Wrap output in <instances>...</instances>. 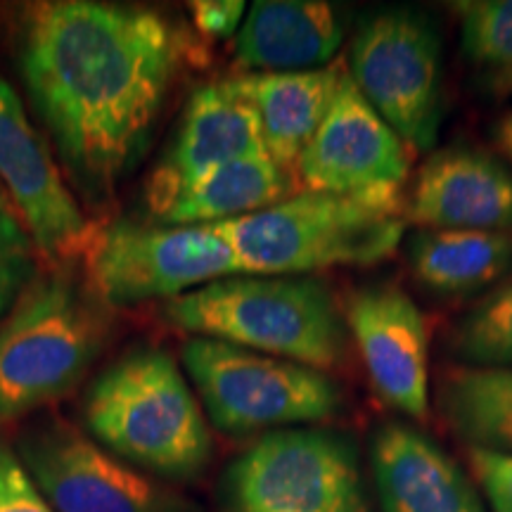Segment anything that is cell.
Masks as SVG:
<instances>
[{"label": "cell", "mask_w": 512, "mask_h": 512, "mask_svg": "<svg viewBox=\"0 0 512 512\" xmlns=\"http://www.w3.org/2000/svg\"><path fill=\"white\" fill-rule=\"evenodd\" d=\"M349 79L411 150L437 145L444 124V48L425 12L384 8L358 22Z\"/></svg>", "instance_id": "7"}, {"label": "cell", "mask_w": 512, "mask_h": 512, "mask_svg": "<svg viewBox=\"0 0 512 512\" xmlns=\"http://www.w3.org/2000/svg\"><path fill=\"white\" fill-rule=\"evenodd\" d=\"M183 366L209 420L226 434L275 432L342 411V387L323 370L219 339H188Z\"/></svg>", "instance_id": "6"}, {"label": "cell", "mask_w": 512, "mask_h": 512, "mask_svg": "<svg viewBox=\"0 0 512 512\" xmlns=\"http://www.w3.org/2000/svg\"><path fill=\"white\" fill-rule=\"evenodd\" d=\"M344 41L342 12L320 0H256L235 36V60L259 74L330 67Z\"/></svg>", "instance_id": "17"}, {"label": "cell", "mask_w": 512, "mask_h": 512, "mask_svg": "<svg viewBox=\"0 0 512 512\" xmlns=\"http://www.w3.org/2000/svg\"><path fill=\"white\" fill-rule=\"evenodd\" d=\"M470 465L494 512H512V456L470 448Z\"/></svg>", "instance_id": "26"}, {"label": "cell", "mask_w": 512, "mask_h": 512, "mask_svg": "<svg viewBox=\"0 0 512 512\" xmlns=\"http://www.w3.org/2000/svg\"><path fill=\"white\" fill-rule=\"evenodd\" d=\"M22 221L0 197V323L38 280V256Z\"/></svg>", "instance_id": "24"}, {"label": "cell", "mask_w": 512, "mask_h": 512, "mask_svg": "<svg viewBox=\"0 0 512 512\" xmlns=\"http://www.w3.org/2000/svg\"><path fill=\"white\" fill-rule=\"evenodd\" d=\"M185 48L162 12L138 5L48 0L24 15L22 79L88 202L110 200L143 157Z\"/></svg>", "instance_id": "1"}, {"label": "cell", "mask_w": 512, "mask_h": 512, "mask_svg": "<svg viewBox=\"0 0 512 512\" xmlns=\"http://www.w3.org/2000/svg\"><path fill=\"white\" fill-rule=\"evenodd\" d=\"M496 145L512 164V112L503 114L496 124Z\"/></svg>", "instance_id": "28"}, {"label": "cell", "mask_w": 512, "mask_h": 512, "mask_svg": "<svg viewBox=\"0 0 512 512\" xmlns=\"http://www.w3.org/2000/svg\"><path fill=\"white\" fill-rule=\"evenodd\" d=\"M162 316L195 337L316 370L342 366L351 347L344 313L328 285L306 275H233L169 299Z\"/></svg>", "instance_id": "2"}, {"label": "cell", "mask_w": 512, "mask_h": 512, "mask_svg": "<svg viewBox=\"0 0 512 512\" xmlns=\"http://www.w3.org/2000/svg\"><path fill=\"white\" fill-rule=\"evenodd\" d=\"M107 306L69 273L38 275L0 323V425L69 394L105 347Z\"/></svg>", "instance_id": "5"}, {"label": "cell", "mask_w": 512, "mask_h": 512, "mask_svg": "<svg viewBox=\"0 0 512 512\" xmlns=\"http://www.w3.org/2000/svg\"><path fill=\"white\" fill-rule=\"evenodd\" d=\"M342 74L330 64L313 72L240 74L228 83L259 119L268 157L292 169L328 114Z\"/></svg>", "instance_id": "18"}, {"label": "cell", "mask_w": 512, "mask_h": 512, "mask_svg": "<svg viewBox=\"0 0 512 512\" xmlns=\"http://www.w3.org/2000/svg\"><path fill=\"white\" fill-rule=\"evenodd\" d=\"M453 12L467 60L494 74L512 72V0H470Z\"/></svg>", "instance_id": "23"}, {"label": "cell", "mask_w": 512, "mask_h": 512, "mask_svg": "<svg viewBox=\"0 0 512 512\" xmlns=\"http://www.w3.org/2000/svg\"><path fill=\"white\" fill-rule=\"evenodd\" d=\"M401 195L294 192L256 214L214 223L249 275H309L375 266L406 233Z\"/></svg>", "instance_id": "3"}, {"label": "cell", "mask_w": 512, "mask_h": 512, "mask_svg": "<svg viewBox=\"0 0 512 512\" xmlns=\"http://www.w3.org/2000/svg\"><path fill=\"white\" fill-rule=\"evenodd\" d=\"M294 166L313 192L401 195L411 174V147L370 107L344 69L328 114Z\"/></svg>", "instance_id": "11"}, {"label": "cell", "mask_w": 512, "mask_h": 512, "mask_svg": "<svg viewBox=\"0 0 512 512\" xmlns=\"http://www.w3.org/2000/svg\"><path fill=\"white\" fill-rule=\"evenodd\" d=\"M88 432L114 456L171 479L211 460V434L183 370L166 351L136 347L95 377L83 399Z\"/></svg>", "instance_id": "4"}, {"label": "cell", "mask_w": 512, "mask_h": 512, "mask_svg": "<svg viewBox=\"0 0 512 512\" xmlns=\"http://www.w3.org/2000/svg\"><path fill=\"white\" fill-rule=\"evenodd\" d=\"M370 465L382 512H486L456 460L401 422L375 432Z\"/></svg>", "instance_id": "16"}, {"label": "cell", "mask_w": 512, "mask_h": 512, "mask_svg": "<svg viewBox=\"0 0 512 512\" xmlns=\"http://www.w3.org/2000/svg\"><path fill=\"white\" fill-rule=\"evenodd\" d=\"M0 197H3V190H0Z\"/></svg>", "instance_id": "30"}, {"label": "cell", "mask_w": 512, "mask_h": 512, "mask_svg": "<svg viewBox=\"0 0 512 512\" xmlns=\"http://www.w3.org/2000/svg\"><path fill=\"white\" fill-rule=\"evenodd\" d=\"M290 169L271 157L254 155L223 164L183 192L159 219L164 226H214L273 207L294 195Z\"/></svg>", "instance_id": "20"}, {"label": "cell", "mask_w": 512, "mask_h": 512, "mask_svg": "<svg viewBox=\"0 0 512 512\" xmlns=\"http://www.w3.org/2000/svg\"><path fill=\"white\" fill-rule=\"evenodd\" d=\"M259 119L228 79L192 93L169 150L147 183L145 200L157 221L185 190L223 164L264 155ZM268 155V152H266Z\"/></svg>", "instance_id": "14"}, {"label": "cell", "mask_w": 512, "mask_h": 512, "mask_svg": "<svg viewBox=\"0 0 512 512\" xmlns=\"http://www.w3.org/2000/svg\"><path fill=\"white\" fill-rule=\"evenodd\" d=\"M0 512H55L12 448L0 439Z\"/></svg>", "instance_id": "25"}, {"label": "cell", "mask_w": 512, "mask_h": 512, "mask_svg": "<svg viewBox=\"0 0 512 512\" xmlns=\"http://www.w3.org/2000/svg\"><path fill=\"white\" fill-rule=\"evenodd\" d=\"M88 287L105 306H136L242 275L233 247L211 226H164L117 219L93 228L86 252Z\"/></svg>", "instance_id": "9"}, {"label": "cell", "mask_w": 512, "mask_h": 512, "mask_svg": "<svg viewBox=\"0 0 512 512\" xmlns=\"http://www.w3.org/2000/svg\"><path fill=\"white\" fill-rule=\"evenodd\" d=\"M439 406L470 448L512 456V368H458L444 377Z\"/></svg>", "instance_id": "21"}, {"label": "cell", "mask_w": 512, "mask_h": 512, "mask_svg": "<svg viewBox=\"0 0 512 512\" xmlns=\"http://www.w3.org/2000/svg\"><path fill=\"white\" fill-rule=\"evenodd\" d=\"M448 351L470 368H512V278L451 330Z\"/></svg>", "instance_id": "22"}, {"label": "cell", "mask_w": 512, "mask_h": 512, "mask_svg": "<svg viewBox=\"0 0 512 512\" xmlns=\"http://www.w3.org/2000/svg\"><path fill=\"white\" fill-rule=\"evenodd\" d=\"M19 460L55 512H192L185 498L60 420L24 432Z\"/></svg>", "instance_id": "10"}, {"label": "cell", "mask_w": 512, "mask_h": 512, "mask_svg": "<svg viewBox=\"0 0 512 512\" xmlns=\"http://www.w3.org/2000/svg\"><path fill=\"white\" fill-rule=\"evenodd\" d=\"M221 512H370L356 448L325 430H275L223 472Z\"/></svg>", "instance_id": "8"}, {"label": "cell", "mask_w": 512, "mask_h": 512, "mask_svg": "<svg viewBox=\"0 0 512 512\" xmlns=\"http://www.w3.org/2000/svg\"><path fill=\"white\" fill-rule=\"evenodd\" d=\"M349 337L361 351L375 392L413 420L430 413V328L394 283L356 287L344 306Z\"/></svg>", "instance_id": "13"}, {"label": "cell", "mask_w": 512, "mask_h": 512, "mask_svg": "<svg viewBox=\"0 0 512 512\" xmlns=\"http://www.w3.org/2000/svg\"><path fill=\"white\" fill-rule=\"evenodd\" d=\"M406 221L430 230L512 233V171L472 145H448L420 166Z\"/></svg>", "instance_id": "15"}, {"label": "cell", "mask_w": 512, "mask_h": 512, "mask_svg": "<svg viewBox=\"0 0 512 512\" xmlns=\"http://www.w3.org/2000/svg\"><path fill=\"white\" fill-rule=\"evenodd\" d=\"M0 190L22 216L36 249L48 259L86 252L93 228L64 183L50 147L31 124L22 100L0 74Z\"/></svg>", "instance_id": "12"}, {"label": "cell", "mask_w": 512, "mask_h": 512, "mask_svg": "<svg viewBox=\"0 0 512 512\" xmlns=\"http://www.w3.org/2000/svg\"><path fill=\"white\" fill-rule=\"evenodd\" d=\"M489 86L498 93L512 95V72H503V74H491L489 76Z\"/></svg>", "instance_id": "29"}, {"label": "cell", "mask_w": 512, "mask_h": 512, "mask_svg": "<svg viewBox=\"0 0 512 512\" xmlns=\"http://www.w3.org/2000/svg\"><path fill=\"white\" fill-rule=\"evenodd\" d=\"M413 278L439 297H470L512 273V233L420 228L406 242Z\"/></svg>", "instance_id": "19"}, {"label": "cell", "mask_w": 512, "mask_h": 512, "mask_svg": "<svg viewBox=\"0 0 512 512\" xmlns=\"http://www.w3.org/2000/svg\"><path fill=\"white\" fill-rule=\"evenodd\" d=\"M247 5L242 0H197L190 3L195 27L209 38L238 36Z\"/></svg>", "instance_id": "27"}]
</instances>
